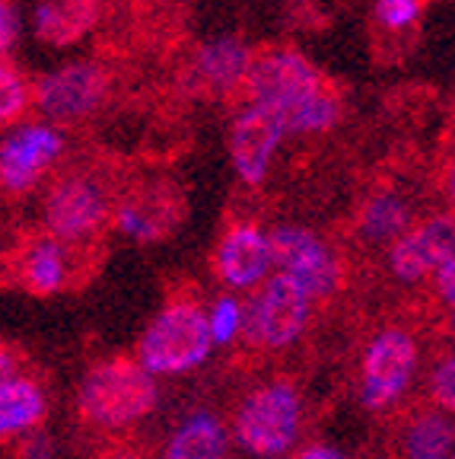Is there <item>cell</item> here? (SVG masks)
Wrapping results in <instances>:
<instances>
[{"instance_id":"cell-1","label":"cell","mask_w":455,"mask_h":459,"mask_svg":"<svg viewBox=\"0 0 455 459\" xmlns=\"http://www.w3.org/2000/svg\"><path fill=\"white\" fill-rule=\"evenodd\" d=\"M159 405V383L137 360L108 358L83 373L77 415L96 430H128L147 421Z\"/></svg>"},{"instance_id":"cell-2","label":"cell","mask_w":455,"mask_h":459,"mask_svg":"<svg viewBox=\"0 0 455 459\" xmlns=\"http://www.w3.org/2000/svg\"><path fill=\"white\" fill-rule=\"evenodd\" d=\"M303 430V395L290 380H268L239 402L229 437L255 459H284Z\"/></svg>"},{"instance_id":"cell-3","label":"cell","mask_w":455,"mask_h":459,"mask_svg":"<svg viewBox=\"0 0 455 459\" xmlns=\"http://www.w3.org/2000/svg\"><path fill=\"white\" fill-rule=\"evenodd\" d=\"M214 351L207 316L194 300H172L159 309L137 342V364L150 377H185Z\"/></svg>"},{"instance_id":"cell-4","label":"cell","mask_w":455,"mask_h":459,"mask_svg":"<svg viewBox=\"0 0 455 459\" xmlns=\"http://www.w3.org/2000/svg\"><path fill=\"white\" fill-rule=\"evenodd\" d=\"M313 319V300L296 281L270 272L245 303L242 342L255 351H287L306 335Z\"/></svg>"},{"instance_id":"cell-5","label":"cell","mask_w":455,"mask_h":459,"mask_svg":"<svg viewBox=\"0 0 455 459\" xmlns=\"http://www.w3.org/2000/svg\"><path fill=\"white\" fill-rule=\"evenodd\" d=\"M420 367V342L401 325H385L366 342L360 360V405L366 411L395 409L411 389Z\"/></svg>"},{"instance_id":"cell-6","label":"cell","mask_w":455,"mask_h":459,"mask_svg":"<svg viewBox=\"0 0 455 459\" xmlns=\"http://www.w3.org/2000/svg\"><path fill=\"white\" fill-rule=\"evenodd\" d=\"M112 214V198L102 179L90 172H67L51 182L42 201L45 237L61 246H80L93 239Z\"/></svg>"},{"instance_id":"cell-7","label":"cell","mask_w":455,"mask_h":459,"mask_svg":"<svg viewBox=\"0 0 455 459\" xmlns=\"http://www.w3.org/2000/svg\"><path fill=\"white\" fill-rule=\"evenodd\" d=\"M245 93L249 106L274 115L287 122L306 100L319 93L325 80L315 71L309 57L293 48H268L262 55H252L249 74H245Z\"/></svg>"},{"instance_id":"cell-8","label":"cell","mask_w":455,"mask_h":459,"mask_svg":"<svg viewBox=\"0 0 455 459\" xmlns=\"http://www.w3.org/2000/svg\"><path fill=\"white\" fill-rule=\"evenodd\" d=\"M274 272L296 281L309 294V300H328L344 284V265L338 252L309 227L299 223H280L268 233Z\"/></svg>"},{"instance_id":"cell-9","label":"cell","mask_w":455,"mask_h":459,"mask_svg":"<svg viewBox=\"0 0 455 459\" xmlns=\"http://www.w3.org/2000/svg\"><path fill=\"white\" fill-rule=\"evenodd\" d=\"M64 147L67 137L57 125H13L7 134H0V188L10 195L36 188L39 179L61 160Z\"/></svg>"},{"instance_id":"cell-10","label":"cell","mask_w":455,"mask_h":459,"mask_svg":"<svg viewBox=\"0 0 455 459\" xmlns=\"http://www.w3.org/2000/svg\"><path fill=\"white\" fill-rule=\"evenodd\" d=\"M108 96V71L96 61H73L36 83V108L48 125L83 122Z\"/></svg>"},{"instance_id":"cell-11","label":"cell","mask_w":455,"mask_h":459,"mask_svg":"<svg viewBox=\"0 0 455 459\" xmlns=\"http://www.w3.org/2000/svg\"><path fill=\"white\" fill-rule=\"evenodd\" d=\"M449 258H455L452 214H434L389 246V274L399 284H424Z\"/></svg>"},{"instance_id":"cell-12","label":"cell","mask_w":455,"mask_h":459,"mask_svg":"<svg viewBox=\"0 0 455 459\" xmlns=\"http://www.w3.org/2000/svg\"><path fill=\"white\" fill-rule=\"evenodd\" d=\"M287 131L284 122L255 106H245L229 125V160L245 186L258 188L268 179L270 163L278 157Z\"/></svg>"},{"instance_id":"cell-13","label":"cell","mask_w":455,"mask_h":459,"mask_svg":"<svg viewBox=\"0 0 455 459\" xmlns=\"http://www.w3.org/2000/svg\"><path fill=\"white\" fill-rule=\"evenodd\" d=\"M214 272L223 287L233 294L239 290H255L274 272V255H270L268 233L255 223H236L220 237L214 252Z\"/></svg>"},{"instance_id":"cell-14","label":"cell","mask_w":455,"mask_h":459,"mask_svg":"<svg viewBox=\"0 0 455 459\" xmlns=\"http://www.w3.org/2000/svg\"><path fill=\"white\" fill-rule=\"evenodd\" d=\"M249 65H252L249 45L236 36H220V39H210L194 55L192 77L198 80L201 90H210L217 96H229L245 83Z\"/></svg>"},{"instance_id":"cell-15","label":"cell","mask_w":455,"mask_h":459,"mask_svg":"<svg viewBox=\"0 0 455 459\" xmlns=\"http://www.w3.org/2000/svg\"><path fill=\"white\" fill-rule=\"evenodd\" d=\"M229 428L214 411H192L166 437L163 459H233Z\"/></svg>"},{"instance_id":"cell-16","label":"cell","mask_w":455,"mask_h":459,"mask_svg":"<svg viewBox=\"0 0 455 459\" xmlns=\"http://www.w3.org/2000/svg\"><path fill=\"white\" fill-rule=\"evenodd\" d=\"M48 411L45 389L29 377H10L0 383V440H13L39 430Z\"/></svg>"},{"instance_id":"cell-17","label":"cell","mask_w":455,"mask_h":459,"mask_svg":"<svg viewBox=\"0 0 455 459\" xmlns=\"http://www.w3.org/2000/svg\"><path fill=\"white\" fill-rule=\"evenodd\" d=\"M71 274H73V258L71 249L55 239H36V243L29 246L22 252V262H20V281L26 290L39 297H51L57 290H64L71 284Z\"/></svg>"},{"instance_id":"cell-18","label":"cell","mask_w":455,"mask_h":459,"mask_svg":"<svg viewBox=\"0 0 455 459\" xmlns=\"http://www.w3.org/2000/svg\"><path fill=\"white\" fill-rule=\"evenodd\" d=\"M411 230V204L399 192H376L363 201L356 217V237L370 246H391L395 239Z\"/></svg>"},{"instance_id":"cell-19","label":"cell","mask_w":455,"mask_h":459,"mask_svg":"<svg viewBox=\"0 0 455 459\" xmlns=\"http://www.w3.org/2000/svg\"><path fill=\"white\" fill-rule=\"evenodd\" d=\"M455 428L440 409L417 411L401 430V459H452Z\"/></svg>"},{"instance_id":"cell-20","label":"cell","mask_w":455,"mask_h":459,"mask_svg":"<svg viewBox=\"0 0 455 459\" xmlns=\"http://www.w3.org/2000/svg\"><path fill=\"white\" fill-rule=\"evenodd\" d=\"M96 13V0H42L36 7V32L51 45H67L93 26Z\"/></svg>"},{"instance_id":"cell-21","label":"cell","mask_w":455,"mask_h":459,"mask_svg":"<svg viewBox=\"0 0 455 459\" xmlns=\"http://www.w3.org/2000/svg\"><path fill=\"white\" fill-rule=\"evenodd\" d=\"M169 204L159 195H131L115 208V227L128 239L153 243L169 230Z\"/></svg>"},{"instance_id":"cell-22","label":"cell","mask_w":455,"mask_h":459,"mask_svg":"<svg viewBox=\"0 0 455 459\" xmlns=\"http://www.w3.org/2000/svg\"><path fill=\"white\" fill-rule=\"evenodd\" d=\"M341 118V100L331 86H322L313 100H306L296 112L284 122L287 134H322V131H331Z\"/></svg>"},{"instance_id":"cell-23","label":"cell","mask_w":455,"mask_h":459,"mask_svg":"<svg viewBox=\"0 0 455 459\" xmlns=\"http://www.w3.org/2000/svg\"><path fill=\"white\" fill-rule=\"evenodd\" d=\"M207 316V332H210V342L214 348L223 344H233L236 338H242V323H245V303L236 294H223L214 300V307L204 309Z\"/></svg>"},{"instance_id":"cell-24","label":"cell","mask_w":455,"mask_h":459,"mask_svg":"<svg viewBox=\"0 0 455 459\" xmlns=\"http://www.w3.org/2000/svg\"><path fill=\"white\" fill-rule=\"evenodd\" d=\"M29 102H32V93H29V83L22 80V74L0 57V125L22 118Z\"/></svg>"},{"instance_id":"cell-25","label":"cell","mask_w":455,"mask_h":459,"mask_svg":"<svg viewBox=\"0 0 455 459\" xmlns=\"http://www.w3.org/2000/svg\"><path fill=\"white\" fill-rule=\"evenodd\" d=\"M427 389H430V402H434L440 411L449 415V411L455 409V358H452V351H446L434 364Z\"/></svg>"},{"instance_id":"cell-26","label":"cell","mask_w":455,"mask_h":459,"mask_svg":"<svg viewBox=\"0 0 455 459\" xmlns=\"http://www.w3.org/2000/svg\"><path fill=\"white\" fill-rule=\"evenodd\" d=\"M420 16V0H376V20L391 32L414 26Z\"/></svg>"},{"instance_id":"cell-27","label":"cell","mask_w":455,"mask_h":459,"mask_svg":"<svg viewBox=\"0 0 455 459\" xmlns=\"http://www.w3.org/2000/svg\"><path fill=\"white\" fill-rule=\"evenodd\" d=\"M430 284H434L436 297H440L442 307H452L455 303V258L442 262L434 274H430Z\"/></svg>"},{"instance_id":"cell-28","label":"cell","mask_w":455,"mask_h":459,"mask_svg":"<svg viewBox=\"0 0 455 459\" xmlns=\"http://www.w3.org/2000/svg\"><path fill=\"white\" fill-rule=\"evenodd\" d=\"M16 36H20V16L10 7V0H0V55L13 48Z\"/></svg>"},{"instance_id":"cell-29","label":"cell","mask_w":455,"mask_h":459,"mask_svg":"<svg viewBox=\"0 0 455 459\" xmlns=\"http://www.w3.org/2000/svg\"><path fill=\"white\" fill-rule=\"evenodd\" d=\"M22 459H55V444L45 434H32L22 446Z\"/></svg>"},{"instance_id":"cell-30","label":"cell","mask_w":455,"mask_h":459,"mask_svg":"<svg viewBox=\"0 0 455 459\" xmlns=\"http://www.w3.org/2000/svg\"><path fill=\"white\" fill-rule=\"evenodd\" d=\"M293 459H348V453L338 450V446H331V444H309V446H303Z\"/></svg>"},{"instance_id":"cell-31","label":"cell","mask_w":455,"mask_h":459,"mask_svg":"<svg viewBox=\"0 0 455 459\" xmlns=\"http://www.w3.org/2000/svg\"><path fill=\"white\" fill-rule=\"evenodd\" d=\"M10 377H16V358L7 344L0 342V383L10 380Z\"/></svg>"},{"instance_id":"cell-32","label":"cell","mask_w":455,"mask_h":459,"mask_svg":"<svg viewBox=\"0 0 455 459\" xmlns=\"http://www.w3.org/2000/svg\"><path fill=\"white\" fill-rule=\"evenodd\" d=\"M106 459H143V456L137 450H128V446H124V450H112Z\"/></svg>"}]
</instances>
